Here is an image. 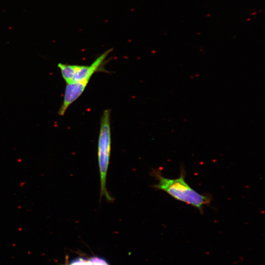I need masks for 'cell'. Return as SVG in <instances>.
I'll list each match as a JSON object with an SVG mask.
<instances>
[{
    "label": "cell",
    "mask_w": 265,
    "mask_h": 265,
    "mask_svg": "<svg viewBox=\"0 0 265 265\" xmlns=\"http://www.w3.org/2000/svg\"><path fill=\"white\" fill-rule=\"evenodd\" d=\"M152 174L158 180L153 187L164 191L175 199L195 207L201 212H203V206L211 202L210 196L199 193L189 186L185 180L184 172L177 179L165 178L159 170L153 169Z\"/></svg>",
    "instance_id": "obj_1"
},
{
    "label": "cell",
    "mask_w": 265,
    "mask_h": 265,
    "mask_svg": "<svg viewBox=\"0 0 265 265\" xmlns=\"http://www.w3.org/2000/svg\"><path fill=\"white\" fill-rule=\"evenodd\" d=\"M111 137L110 111L106 109L101 118L100 130L98 141V162L100 178V201L103 197L109 202L113 198L106 187V177L111 154Z\"/></svg>",
    "instance_id": "obj_2"
},
{
    "label": "cell",
    "mask_w": 265,
    "mask_h": 265,
    "mask_svg": "<svg viewBox=\"0 0 265 265\" xmlns=\"http://www.w3.org/2000/svg\"><path fill=\"white\" fill-rule=\"evenodd\" d=\"M110 49L98 56L89 66L77 65L72 82L86 81L89 82L92 75L98 71L108 55L112 52Z\"/></svg>",
    "instance_id": "obj_3"
},
{
    "label": "cell",
    "mask_w": 265,
    "mask_h": 265,
    "mask_svg": "<svg viewBox=\"0 0 265 265\" xmlns=\"http://www.w3.org/2000/svg\"><path fill=\"white\" fill-rule=\"evenodd\" d=\"M88 82L85 81L72 82L67 83L64 99L58 114L63 115L68 107L82 94Z\"/></svg>",
    "instance_id": "obj_4"
},
{
    "label": "cell",
    "mask_w": 265,
    "mask_h": 265,
    "mask_svg": "<svg viewBox=\"0 0 265 265\" xmlns=\"http://www.w3.org/2000/svg\"><path fill=\"white\" fill-rule=\"evenodd\" d=\"M63 78L67 83L72 82L77 65H68L62 63L58 64Z\"/></svg>",
    "instance_id": "obj_5"
},
{
    "label": "cell",
    "mask_w": 265,
    "mask_h": 265,
    "mask_svg": "<svg viewBox=\"0 0 265 265\" xmlns=\"http://www.w3.org/2000/svg\"><path fill=\"white\" fill-rule=\"evenodd\" d=\"M65 265H92L90 259L86 260L83 258H78L73 260Z\"/></svg>",
    "instance_id": "obj_6"
}]
</instances>
